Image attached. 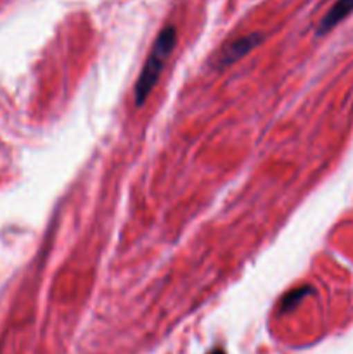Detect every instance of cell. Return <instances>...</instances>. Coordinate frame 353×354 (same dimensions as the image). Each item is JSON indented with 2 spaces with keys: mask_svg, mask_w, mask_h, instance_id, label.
Masks as SVG:
<instances>
[{
  "mask_svg": "<svg viewBox=\"0 0 353 354\" xmlns=\"http://www.w3.org/2000/svg\"><path fill=\"white\" fill-rule=\"evenodd\" d=\"M353 12V0H336L334 6L327 10L318 24V35H325L334 30L341 21H345Z\"/></svg>",
  "mask_w": 353,
  "mask_h": 354,
  "instance_id": "cell-3",
  "label": "cell"
},
{
  "mask_svg": "<svg viewBox=\"0 0 353 354\" xmlns=\"http://www.w3.org/2000/svg\"><path fill=\"white\" fill-rule=\"evenodd\" d=\"M308 294H311L310 287H300V289L291 290L287 296H284L282 303H280V311H282V313H286V311L294 310V308H296L298 304H300L301 301L308 296Z\"/></svg>",
  "mask_w": 353,
  "mask_h": 354,
  "instance_id": "cell-4",
  "label": "cell"
},
{
  "mask_svg": "<svg viewBox=\"0 0 353 354\" xmlns=\"http://www.w3.org/2000/svg\"><path fill=\"white\" fill-rule=\"evenodd\" d=\"M175 45L176 30L172 24H168V26H165L159 31L156 40L152 41V47L151 50H149L147 59H145L144 68H142L137 83H135L134 97L135 104H137L138 107L144 106V102L149 99V95H151V92L154 90V86L158 85L159 76H161L166 61H168L170 55H172Z\"/></svg>",
  "mask_w": 353,
  "mask_h": 354,
  "instance_id": "cell-1",
  "label": "cell"
},
{
  "mask_svg": "<svg viewBox=\"0 0 353 354\" xmlns=\"http://www.w3.org/2000/svg\"><path fill=\"white\" fill-rule=\"evenodd\" d=\"M260 41H262V35L260 33L246 35V37H241L237 38V40H234L232 44H228L224 50H221L220 66L234 64L235 61H239V59L244 57L246 54H249L256 45H260Z\"/></svg>",
  "mask_w": 353,
  "mask_h": 354,
  "instance_id": "cell-2",
  "label": "cell"
},
{
  "mask_svg": "<svg viewBox=\"0 0 353 354\" xmlns=\"http://www.w3.org/2000/svg\"><path fill=\"white\" fill-rule=\"evenodd\" d=\"M210 354H225V351H221V349H213Z\"/></svg>",
  "mask_w": 353,
  "mask_h": 354,
  "instance_id": "cell-5",
  "label": "cell"
}]
</instances>
